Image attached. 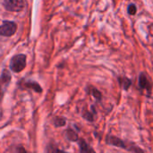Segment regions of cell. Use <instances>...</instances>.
<instances>
[{
    "label": "cell",
    "mask_w": 153,
    "mask_h": 153,
    "mask_svg": "<svg viewBox=\"0 0 153 153\" xmlns=\"http://www.w3.org/2000/svg\"><path fill=\"white\" fill-rule=\"evenodd\" d=\"M26 67V56L18 54L12 57L10 61V69L14 73H20Z\"/></svg>",
    "instance_id": "obj_1"
},
{
    "label": "cell",
    "mask_w": 153,
    "mask_h": 153,
    "mask_svg": "<svg viewBox=\"0 0 153 153\" xmlns=\"http://www.w3.org/2000/svg\"><path fill=\"white\" fill-rule=\"evenodd\" d=\"M1 3L4 9L9 12H21L26 5L24 0H1Z\"/></svg>",
    "instance_id": "obj_2"
},
{
    "label": "cell",
    "mask_w": 153,
    "mask_h": 153,
    "mask_svg": "<svg viewBox=\"0 0 153 153\" xmlns=\"http://www.w3.org/2000/svg\"><path fill=\"white\" fill-rule=\"evenodd\" d=\"M11 81V74L8 71L4 70L1 76H0V121L3 118V112L1 108V103L4 98V94L5 91V88L8 86L9 82Z\"/></svg>",
    "instance_id": "obj_3"
},
{
    "label": "cell",
    "mask_w": 153,
    "mask_h": 153,
    "mask_svg": "<svg viewBox=\"0 0 153 153\" xmlns=\"http://www.w3.org/2000/svg\"><path fill=\"white\" fill-rule=\"evenodd\" d=\"M17 30V25L13 22L4 21L3 24L0 25V36L11 37L13 36Z\"/></svg>",
    "instance_id": "obj_4"
},
{
    "label": "cell",
    "mask_w": 153,
    "mask_h": 153,
    "mask_svg": "<svg viewBox=\"0 0 153 153\" xmlns=\"http://www.w3.org/2000/svg\"><path fill=\"white\" fill-rule=\"evenodd\" d=\"M139 86L142 90H147L149 91L152 90V82L145 73H141L139 75Z\"/></svg>",
    "instance_id": "obj_5"
},
{
    "label": "cell",
    "mask_w": 153,
    "mask_h": 153,
    "mask_svg": "<svg viewBox=\"0 0 153 153\" xmlns=\"http://www.w3.org/2000/svg\"><path fill=\"white\" fill-rule=\"evenodd\" d=\"M106 142L108 144H110L112 146H116V147H119L122 149H126V145L125 143V142L123 140H121L120 138L117 137V136H113V135H108L106 139Z\"/></svg>",
    "instance_id": "obj_6"
},
{
    "label": "cell",
    "mask_w": 153,
    "mask_h": 153,
    "mask_svg": "<svg viewBox=\"0 0 153 153\" xmlns=\"http://www.w3.org/2000/svg\"><path fill=\"white\" fill-rule=\"evenodd\" d=\"M79 149H80L81 153H96L95 151L91 147V145L84 139L79 140Z\"/></svg>",
    "instance_id": "obj_7"
},
{
    "label": "cell",
    "mask_w": 153,
    "mask_h": 153,
    "mask_svg": "<svg viewBox=\"0 0 153 153\" xmlns=\"http://www.w3.org/2000/svg\"><path fill=\"white\" fill-rule=\"evenodd\" d=\"M118 82L119 84L121 85V87L125 90V91H127L131 85H132V81L127 78V77H118Z\"/></svg>",
    "instance_id": "obj_8"
},
{
    "label": "cell",
    "mask_w": 153,
    "mask_h": 153,
    "mask_svg": "<svg viewBox=\"0 0 153 153\" xmlns=\"http://www.w3.org/2000/svg\"><path fill=\"white\" fill-rule=\"evenodd\" d=\"M65 138L71 142H77L79 140V137H78V134L76 132H74L73 129H67L65 132Z\"/></svg>",
    "instance_id": "obj_9"
},
{
    "label": "cell",
    "mask_w": 153,
    "mask_h": 153,
    "mask_svg": "<svg viewBox=\"0 0 153 153\" xmlns=\"http://www.w3.org/2000/svg\"><path fill=\"white\" fill-rule=\"evenodd\" d=\"M25 87L26 88H30V89H32L34 91L36 92H42V88L40 87V85L36 82H25Z\"/></svg>",
    "instance_id": "obj_10"
},
{
    "label": "cell",
    "mask_w": 153,
    "mask_h": 153,
    "mask_svg": "<svg viewBox=\"0 0 153 153\" xmlns=\"http://www.w3.org/2000/svg\"><path fill=\"white\" fill-rule=\"evenodd\" d=\"M53 123L55 125V126L56 127H62V126H65V124H66V119L65 117H56L53 120Z\"/></svg>",
    "instance_id": "obj_11"
},
{
    "label": "cell",
    "mask_w": 153,
    "mask_h": 153,
    "mask_svg": "<svg viewBox=\"0 0 153 153\" xmlns=\"http://www.w3.org/2000/svg\"><path fill=\"white\" fill-rule=\"evenodd\" d=\"M91 92L92 96H93L97 100H101V99H102V94H101V92H100L99 90H97V89H95V88H92L91 91Z\"/></svg>",
    "instance_id": "obj_12"
},
{
    "label": "cell",
    "mask_w": 153,
    "mask_h": 153,
    "mask_svg": "<svg viewBox=\"0 0 153 153\" xmlns=\"http://www.w3.org/2000/svg\"><path fill=\"white\" fill-rule=\"evenodd\" d=\"M127 13L131 15H134L136 13H137V7L134 4H131L128 5V8H127Z\"/></svg>",
    "instance_id": "obj_13"
},
{
    "label": "cell",
    "mask_w": 153,
    "mask_h": 153,
    "mask_svg": "<svg viewBox=\"0 0 153 153\" xmlns=\"http://www.w3.org/2000/svg\"><path fill=\"white\" fill-rule=\"evenodd\" d=\"M82 117H83L86 120H88V121H90V122H92V121L94 120L93 114H92L91 112H90V111H87V110L83 112Z\"/></svg>",
    "instance_id": "obj_14"
},
{
    "label": "cell",
    "mask_w": 153,
    "mask_h": 153,
    "mask_svg": "<svg viewBox=\"0 0 153 153\" xmlns=\"http://www.w3.org/2000/svg\"><path fill=\"white\" fill-rule=\"evenodd\" d=\"M14 153H27V152L24 149V147L19 145V146H16L14 148Z\"/></svg>",
    "instance_id": "obj_15"
},
{
    "label": "cell",
    "mask_w": 153,
    "mask_h": 153,
    "mask_svg": "<svg viewBox=\"0 0 153 153\" xmlns=\"http://www.w3.org/2000/svg\"><path fill=\"white\" fill-rule=\"evenodd\" d=\"M129 151L131 152V153H144L143 150H141L139 147H132Z\"/></svg>",
    "instance_id": "obj_16"
},
{
    "label": "cell",
    "mask_w": 153,
    "mask_h": 153,
    "mask_svg": "<svg viewBox=\"0 0 153 153\" xmlns=\"http://www.w3.org/2000/svg\"><path fill=\"white\" fill-rule=\"evenodd\" d=\"M52 153H68V152H64V151H61V150H58V149H56L54 152Z\"/></svg>",
    "instance_id": "obj_17"
}]
</instances>
